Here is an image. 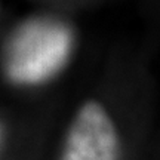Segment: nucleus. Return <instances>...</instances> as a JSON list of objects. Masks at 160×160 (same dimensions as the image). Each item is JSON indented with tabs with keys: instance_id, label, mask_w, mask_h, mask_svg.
I'll use <instances>...</instances> for the list:
<instances>
[{
	"instance_id": "f03ea898",
	"label": "nucleus",
	"mask_w": 160,
	"mask_h": 160,
	"mask_svg": "<svg viewBox=\"0 0 160 160\" xmlns=\"http://www.w3.org/2000/svg\"><path fill=\"white\" fill-rule=\"evenodd\" d=\"M120 141L102 105L86 101L73 117L65 135L61 160H117Z\"/></svg>"
},
{
	"instance_id": "f257e3e1",
	"label": "nucleus",
	"mask_w": 160,
	"mask_h": 160,
	"mask_svg": "<svg viewBox=\"0 0 160 160\" xmlns=\"http://www.w3.org/2000/svg\"><path fill=\"white\" fill-rule=\"evenodd\" d=\"M71 45L68 30L52 21L25 24L15 34L8 76L17 83H37L61 68Z\"/></svg>"
}]
</instances>
